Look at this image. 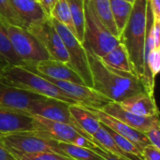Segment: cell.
I'll return each mask as SVG.
<instances>
[{"label": "cell", "instance_id": "obj_24", "mask_svg": "<svg viewBox=\"0 0 160 160\" xmlns=\"http://www.w3.org/2000/svg\"><path fill=\"white\" fill-rule=\"evenodd\" d=\"M112 18L119 37L124 30L133 8V3L126 0H110Z\"/></svg>", "mask_w": 160, "mask_h": 160}, {"label": "cell", "instance_id": "obj_7", "mask_svg": "<svg viewBox=\"0 0 160 160\" xmlns=\"http://www.w3.org/2000/svg\"><path fill=\"white\" fill-rule=\"evenodd\" d=\"M0 142L9 151L15 154L55 152L52 146V140L49 139L41 131L18 132L0 135Z\"/></svg>", "mask_w": 160, "mask_h": 160}, {"label": "cell", "instance_id": "obj_18", "mask_svg": "<svg viewBox=\"0 0 160 160\" xmlns=\"http://www.w3.org/2000/svg\"><path fill=\"white\" fill-rule=\"evenodd\" d=\"M12 8L23 21L25 28L50 17L38 0H9Z\"/></svg>", "mask_w": 160, "mask_h": 160}, {"label": "cell", "instance_id": "obj_17", "mask_svg": "<svg viewBox=\"0 0 160 160\" xmlns=\"http://www.w3.org/2000/svg\"><path fill=\"white\" fill-rule=\"evenodd\" d=\"M119 104L125 110L139 116H159L155 96H151L145 92L135 94L121 101Z\"/></svg>", "mask_w": 160, "mask_h": 160}, {"label": "cell", "instance_id": "obj_10", "mask_svg": "<svg viewBox=\"0 0 160 160\" xmlns=\"http://www.w3.org/2000/svg\"><path fill=\"white\" fill-rule=\"evenodd\" d=\"M44 78L50 81L54 85H56L68 97H69L77 104L82 107L89 108V109L102 110L108 103L112 102L110 99H108L107 98H105L104 96H102L101 94L94 90L92 87H89L87 85L79 84V83L67 82V81L53 80V79L47 78V77H44Z\"/></svg>", "mask_w": 160, "mask_h": 160}, {"label": "cell", "instance_id": "obj_34", "mask_svg": "<svg viewBox=\"0 0 160 160\" xmlns=\"http://www.w3.org/2000/svg\"><path fill=\"white\" fill-rule=\"evenodd\" d=\"M148 4L154 20L160 21V0H149Z\"/></svg>", "mask_w": 160, "mask_h": 160}, {"label": "cell", "instance_id": "obj_11", "mask_svg": "<svg viewBox=\"0 0 160 160\" xmlns=\"http://www.w3.org/2000/svg\"><path fill=\"white\" fill-rule=\"evenodd\" d=\"M69 105L70 103L61 101L55 98H43L42 99H39L34 104H32L27 113L30 115L40 116L42 118L49 119L52 121L65 123L78 129L69 112Z\"/></svg>", "mask_w": 160, "mask_h": 160}, {"label": "cell", "instance_id": "obj_22", "mask_svg": "<svg viewBox=\"0 0 160 160\" xmlns=\"http://www.w3.org/2000/svg\"><path fill=\"white\" fill-rule=\"evenodd\" d=\"M100 59L105 65L112 68L134 74L128 59L127 50L121 42L117 44L114 48H112L108 53L100 57Z\"/></svg>", "mask_w": 160, "mask_h": 160}, {"label": "cell", "instance_id": "obj_16", "mask_svg": "<svg viewBox=\"0 0 160 160\" xmlns=\"http://www.w3.org/2000/svg\"><path fill=\"white\" fill-rule=\"evenodd\" d=\"M101 111L106 112L107 114L116 118L117 120L123 122L124 124L129 126L130 128L143 132L149 126H151L156 120L159 119V116L153 117H144L136 115L120 106L117 102H110L108 103Z\"/></svg>", "mask_w": 160, "mask_h": 160}, {"label": "cell", "instance_id": "obj_30", "mask_svg": "<svg viewBox=\"0 0 160 160\" xmlns=\"http://www.w3.org/2000/svg\"><path fill=\"white\" fill-rule=\"evenodd\" d=\"M18 160H73L55 152H41L37 154H15Z\"/></svg>", "mask_w": 160, "mask_h": 160}, {"label": "cell", "instance_id": "obj_13", "mask_svg": "<svg viewBox=\"0 0 160 160\" xmlns=\"http://www.w3.org/2000/svg\"><path fill=\"white\" fill-rule=\"evenodd\" d=\"M38 131L33 115L0 108V135Z\"/></svg>", "mask_w": 160, "mask_h": 160}, {"label": "cell", "instance_id": "obj_37", "mask_svg": "<svg viewBox=\"0 0 160 160\" xmlns=\"http://www.w3.org/2000/svg\"><path fill=\"white\" fill-rule=\"evenodd\" d=\"M40 5L42 6L43 9L45 10V12L50 16V12L52 10V8H53V6L55 5V3L57 2V0H38Z\"/></svg>", "mask_w": 160, "mask_h": 160}, {"label": "cell", "instance_id": "obj_35", "mask_svg": "<svg viewBox=\"0 0 160 160\" xmlns=\"http://www.w3.org/2000/svg\"><path fill=\"white\" fill-rule=\"evenodd\" d=\"M0 160H18L14 154L0 142Z\"/></svg>", "mask_w": 160, "mask_h": 160}, {"label": "cell", "instance_id": "obj_3", "mask_svg": "<svg viewBox=\"0 0 160 160\" xmlns=\"http://www.w3.org/2000/svg\"><path fill=\"white\" fill-rule=\"evenodd\" d=\"M0 82L46 98L77 104L62 90L39 74L21 66H7L0 70Z\"/></svg>", "mask_w": 160, "mask_h": 160}, {"label": "cell", "instance_id": "obj_6", "mask_svg": "<svg viewBox=\"0 0 160 160\" xmlns=\"http://www.w3.org/2000/svg\"><path fill=\"white\" fill-rule=\"evenodd\" d=\"M51 19L67 49L68 54V65L82 78L85 85L92 87V77L85 48L67 27L54 19Z\"/></svg>", "mask_w": 160, "mask_h": 160}, {"label": "cell", "instance_id": "obj_31", "mask_svg": "<svg viewBox=\"0 0 160 160\" xmlns=\"http://www.w3.org/2000/svg\"><path fill=\"white\" fill-rule=\"evenodd\" d=\"M149 143L155 146L156 148L160 149V122L159 119L156 120L151 126H149L143 132H142Z\"/></svg>", "mask_w": 160, "mask_h": 160}, {"label": "cell", "instance_id": "obj_14", "mask_svg": "<svg viewBox=\"0 0 160 160\" xmlns=\"http://www.w3.org/2000/svg\"><path fill=\"white\" fill-rule=\"evenodd\" d=\"M28 69L41 76L53 80L67 81L79 84H84L82 78L67 63H64L59 60L49 58L38 62L35 67Z\"/></svg>", "mask_w": 160, "mask_h": 160}, {"label": "cell", "instance_id": "obj_4", "mask_svg": "<svg viewBox=\"0 0 160 160\" xmlns=\"http://www.w3.org/2000/svg\"><path fill=\"white\" fill-rule=\"evenodd\" d=\"M2 25L15 53L22 61L24 68H31L38 62L50 58L46 50L27 29L8 23L4 20H2Z\"/></svg>", "mask_w": 160, "mask_h": 160}, {"label": "cell", "instance_id": "obj_23", "mask_svg": "<svg viewBox=\"0 0 160 160\" xmlns=\"http://www.w3.org/2000/svg\"><path fill=\"white\" fill-rule=\"evenodd\" d=\"M89 2L93 11L100 22L110 33L119 38V34L116 29L111 10L110 0H89Z\"/></svg>", "mask_w": 160, "mask_h": 160}, {"label": "cell", "instance_id": "obj_1", "mask_svg": "<svg viewBox=\"0 0 160 160\" xmlns=\"http://www.w3.org/2000/svg\"><path fill=\"white\" fill-rule=\"evenodd\" d=\"M86 52L92 88L98 93L112 102L120 103L135 94L145 92L142 82L134 74L112 68L105 65L100 57L89 51Z\"/></svg>", "mask_w": 160, "mask_h": 160}, {"label": "cell", "instance_id": "obj_25", "mask_svg": "<svg viewBox=\"0 0 160 160\" xmlns=\"http://www.w3.org/2000/svg\"><path fill=\"white\" fill-rule=\"evenodd\" d=\"M70 8L75 28V37L82 44L84 38V0H67Z\"/></svg>", "mask_w": 160, "mask_h": 160}, {"label": "cell", "instance_id": "obj_38", "mask_svg": "<svg viewBox=\"0 0 160 160\" xmlns=\"http://www.w3.org/2000/svg\"><path fill=\"white\" fill-rule=\"evenodd\" d=\"M126 1H128V2H130V3H134V1H135V0H126Z\"/></svg>", "mask_w": 160, "mask_h": 160}, {"label": "cell", "instance_id": "obj_36", "mask_svg": "<svg viewBox=\"0 0 160 160\" xmlns=\"http://www.w3.org/2000/svg\"><path fill=\"white\" fill-rule=\"evenodd\" d=\"M153 36L156 46L160 48V21H155L153 24Z\"/></svg>", "mask_w": 160, "mask_h": 160}, {"label": "cell", "instance_id": "obj_27", "mask_svg": "<svg viewBox=\"0 0 160 160\" xmlns=\"http://www.w3.org/2000/svg\"><path fill=\"white\" fill-rule=\"evenodd\" d=\"M0 58L10 66L23 67L22 61L15 53L8 37L2 25V19L0 18Z\"/></svg>", "mask_w": 160, "mask_h": 160}, {"label": "cell", "instance_id": "obj_19", "mask_svg": "<svg viewBox=\"0 0 160 160\" xmlns=\"http://www.w3.org/2000/svg\"><path fill=\"white\" fill-rule=\"evenodd\" d=\"M69 112L78 129L87 139L93 137L101 126V122L88 108L79 104H70Z\"/></svg>", "mask_w": 160, "mask_h": 160}, {"label": "cell", "instance_id": "obj_8", "mask_svg": "<svg viewBox=\"0 0 160 160\" xmlns=\"http://www.w3.org/2000/svg\"><path fill=\"white\" fill-rule=\"evenodd\" d=\"M49 53L50 58L68 64V54L65 44L52 24L51 17L31 24L26 28Z\"/></svg>", "mask_w": 160, "mask_h": 160}, {"label": "cell", "instance_id": "obj_20", "mask_svg": "<svg viewBox=\"0 0 160 160\" xmlns=\"http://www.w3.org/2000/svg\"><path fill=\"white\" fill-rule=\"evenodd\" d=\"M52 146L56 153L66 156L73 160H104V158L96 153L93 149L67 143L52 140Z\"/></svg>", "mask_w": 160, "mask_h": 160}, {"label": "cell", "instance_id": "obj_28", "mask_svg": "<svg viewBox=\"0 0 160 160\" xmlns=\"http://www.w3.org/2000/svg\"><path fill=\"white\" fill-rule=\"evenodd\" d=\"M105 126V125H104ZM106 127V126H105ZM106 129L107 131L109 132V134L111 135V137L112 138V140L114 141V142L117 144V146L123 151L125 152L126 154L128 155H131V156H137V157H140L142 158V151L132 142H130L129 140H128L127 138L123 137L122 135L114 132L113 130L110 129L109 128L106 127Z\"/></svg>", "mask_w": 160, "mask_h": 160}, {"label": "cell", "instance_id": "obj_12", "mask_svg": "<svg viewBox=\"0 0 160 160\" xmlns=\"http://www.w3.org/2000/svg\"><path fill=\"white\" fill-rule=\"evenodd\" d=\"M43 96L0 82V108L27 113L29 108Z\"/></svg>", "mask_w": 160, "mask_h": 160}, {"label": "cell", "instance_id": "obj_5", "mask_svg": "<svg viewBox=\"0 0 160 160\" xmlns=\"http://www.w3.org/2000/svg\"><path fill=\"white\" fill-rule=\"evenodd\" d=\"M84 38L82 45L98 57L108 53L120 43L118 38L110 33L96 16L89 0H84Z\"/></svg>", "mask_w": 160, "mask_h": 160}, {"label": "cell", "instance_id": "obj_15", "mask_svg": "<svg viewBox=\"0 0 160 160\" xmlns=\"http://www.w3.org/2000/svg\"><path fill=\"white\" fill-rule=\"evenodd\" d=\"M89 110L98 118V120L103 125H105L110 129L113 130L114 132L122 135L123 137H125L128 140H129L130 142H132L141 151H142V149L145 146L150 144L146 136L142 132L130 128L129 126H128V125L124 124L123 122L117 120L116 118L107 114L106 112H104L101 110H97V109H89Z\"/></svg>", "mask_w": 160, "mask_h": 160}, {"label": "cell", "instance_id": "obj_26", "mask_svg": "<svg viewBox=\"0 0 160 160\" xmlns=\"http://www.w3.org/2000/svg\"><path fill=\"white\" fill-rule=\"evenodd\" d=\"M50 17L67 27L74 36L76 35L70 8L67 0H57L50 12Z\"/></svg>", "mask_w": 160, "mask_h": 160}, {"label": "cell", "instance_id": "obj_32", "mask_svg": "<svg viewBox=\"0 0 160 160\" xmlns=\"http://www.w3.org/2000/svg\"><path fill=\"white\" fill-rule=\"evenodd\" d=\"M142 156L143 160H160V149L148 144L142 149Z\"/></svg>", "mask_w": 160, "mask_h": 160}, {"label": "cell", "instance_id": "obj_9", "mask_svg": "<svg viewBox=\"0 0 160 160\" xmlns=\"http://www.w3.org/2000/svg\"><path fill=\"white\" fill-rule=\"evenodd\" d=\"M33 117L36 121L38 131L43 132L51 140L72 143L90 149H93L96 146V144L88 140L81 131L70 125L52 121L37 115H33Z\"/></svg>", "mask_w": 160, "mask_h": 160}, {"label": "cell", "instance_id": "obj_21", "mask_svg": "<svg viewBox=\"0 0 160 160\" xmlns=\"http://www.w3.org/2000/svg\"><path fill=\"white\" fill-rule=\"evenodd\" d=\"M88 140H90L92 142H94L96 145H98L101 149H103L109 153H112L117 157H120V158H126L128 160H143L140 157L128 155L125 152H123L117 146V144L114 142V141L112 140V138L107 131L106 127L102 123H101L99 129L94 134L93 137L88 138Z\"/></svg>", "mask_w": 160, "mask_h": 160}, {"label": "cell", "instance_id": "obj_2", "mask_svg": "<svg viewBox=\"0 0 160 160\" xmlns=\"http://www.w3.org/2000/svg\"><path fill=\"white\" fill-rule=\"evenodd\" d=\"M148 0H135L128 21L119 40L125 46L135 76L142 82L144 89L146 70L144 63V45L147 29Z\"/></svg>", "mask_w": 160, "mask_h": 160}, {"label": "cell", "instance_id": "obj_29", "mask_svg": "<svg viewBox=\"0 0 160 160\" xmlns=\"http://www.w3.org/2000/svg\"><path fill=\"white\" fill-rule=\"evenodd\" d=\"M0 18L8 22V23L25 28V24L23 21L16 13L9 0H0Z\"/></svg>", "mask_w": 160, "mask_h": 160}, {"label": "cell", "instance_id": "obj_33", "mask_svg": "<svg viewBox=\"0 0 160 160\" xmlns=\"http://www.w3.org/2000/svg\"><path fill=\"white\" fill-rule=\"evenodd\" d=\"M93 150H94L96 153H98L99 156H101V157L104 158V160H128L126 159V158L117 157V156H115V155H113V154H112V153H109V152H107V151L101 149V148L98 147V145H96V146L93 148Z\"/></svg>", "mask_w": 160, "mask_h": 160}]
</instances>
